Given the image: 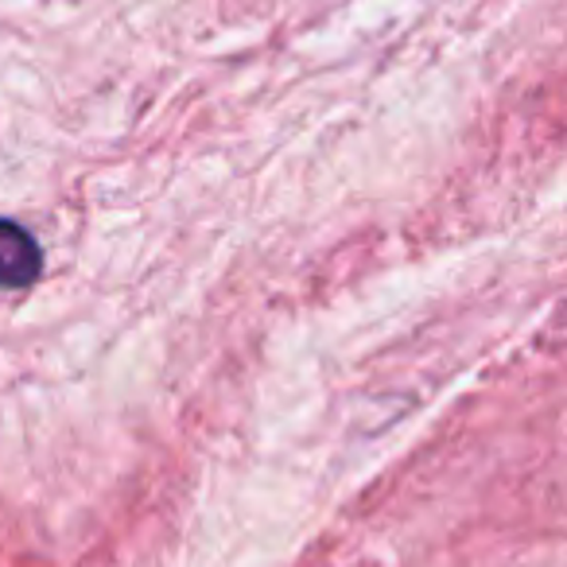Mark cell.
<instances>
[{"mask_svg": "<svg viewBox=\"0 0 567 567\" xmlns=\"http://www.w3.org/2000/svg\"><path fill=\"white\" fill-rule=\"evenodd\" d=\"M43 272L40 241L20 221L0 218V292H20Z\"/></svg>", "mask_w": 567, "mask_h": 567, "instance_id": "obj_1", "label": "cell"}]
</instances>
